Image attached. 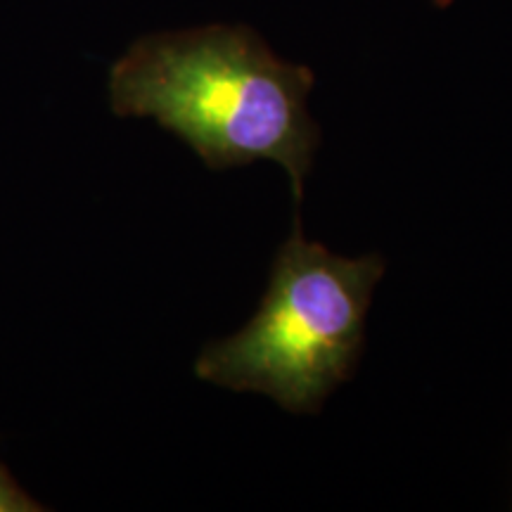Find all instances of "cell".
Masks as SVG:
<instances>
[{"instance_id": "obj_1", "label": "cell", "mask_w": 512, "mask_h": 512, "mask_svg": "<svg viewBox=\"0 0 512 512\" xmlns=\"http://www.w3.org/2000/svg\"><path fill=\"white\" fill-rule=\"evenodd\" d=\"M311 88L309 67L280 60L252 29L216 24L138 38L114 62L110 105L155 119L209 169L283 164L299 202L318 147Z\"/></svg>"}, {"instance_id": "obj_2", "label": "cell", "mask_w": 512, "mask_h": 512, "mask_svg": "<svg viewBox=\"0 0 512 512\" xmlns=\"http://www.w3.org/2000/svg\"><path fill=\"white\" fill-rule=\"evenodd\" d=\"M384 261L347 259L299 230L273 261L259 311L233 337L209 344L195 375L233 392H261L285 411L316 413L354 373L363 325Z\"/></svg>"}, {"instance_id": "obj_3", "label": "cell", "mask_w": 512, "mask_h": 512, "mask_svg": "<svg viewBox=\"0 0 512 512\" xmlns=\"http://www.w3.org/2000/svg\"><path fill=\"white\" fill-rule=\"evenodd\" d=\"M43 510V505L31 498L27 491L19 486L8 467L0 463V512H36Z\"/></svg>"}]
</instances>
